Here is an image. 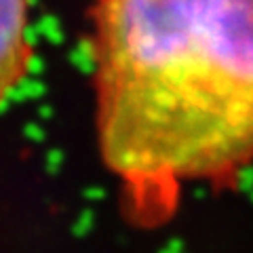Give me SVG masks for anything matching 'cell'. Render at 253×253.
<instances>
[{"label": "cell", "mask_w": 253, "mask_h": 253, "mask_svg": "<svg viewBox=\"0 0 253 253\" xmlns=\"http://www.w3.org/2000/svg\"><path fill=\"white\" fill-rule=\"evenodd\" d=\"M95 123L141 207L253 163V0H95Z\"/></svg>", "instance_id": "6da1fadb"}, {"label": "cell", "mask_w": 253, "mask_h": 253, "mask_svg": "<svg viewBox=\"0 0 253 253\" xmlns=\"http://www.w3.org/2000/svg\"><path fill=\"white\" fill-rule=\"evenodd\" d=\"M30 0H0V104L28 76L34 46L28 38Z\"/></svg>", "instance_id": "7a4b0ae2"}]
</instances>
